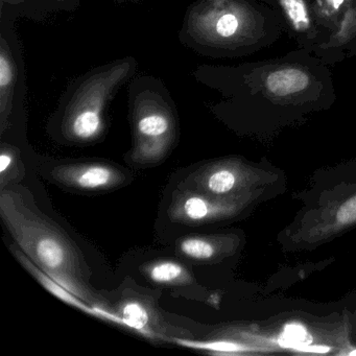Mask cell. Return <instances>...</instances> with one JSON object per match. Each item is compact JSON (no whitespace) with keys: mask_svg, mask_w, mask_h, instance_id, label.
<instances>
[{"mask_svg":"<svg viewBox=\"0 0 356 356\" xmlns=\"http://www.w3.org/2000/svg\"><path fill=\"white\" fill-rule=\"evenodd\" d=\"M193 76L220 93L222 102L216 109L256 99L304 104L335 97L329 65L301 49L262 63L199 66Z\"/></svg>","mask_w":356,"mask_h":356,"instance_id":"6da1fadb","label":"cell"},{"mask_svg":"<svg viewBox=\"0 0 356 356\" xmlns=\"http://www.w3.org/2000/svg\"><path fill=\"white\" fill-rule=\"evenodd\" d=\"M285 33L278 14L256 0H195L178 38L204 57L239 58L274 44Z\"/></svg>","mask_w":356,"mask_h":356,"instance_id":"7a4b0ae2","label":"cell"},{"mask_svg":"<svg viewBox=\"0 0 356 356\" xmlns=\"http://www.w3.org/2000/svg\"><path fill=\"white\" fill-rule=\"evenodd\" d=\"M0 216L19 249L41 270L89 305L109 309L89 284L84 256L59 225L11 188L0 189Z\"/></svg>","mask_w":356,"mask_h":356,"instance_id":"3957f363","label":"cell"},{"mask_svg":"<svg viewBox=\"0 0 356 356\" xmlns=\"http://www.w3.org/2000/svg\"><path fill=\"white\" fill-rule=\"evenodd\" d=\"M138 68L132 56L97 66L70 83L51 118L56 135L66 143H92L105 134L107 111Z\"/></svg>","mask_w":356,"mask_h":356,"instance_id":"277c9868","label":"cell"},{"mask_svg":"<svg viewBox=\"0 0 356 356\" xmlns=\"http://www.w3.org/2000/svg\"><path fill=\"white\" fill-rule=\"evenodd\" d=\"M133 145L129 159L137 165L163 161L179 137L176 104L165 85L151 74H135L128 83Z\"/></svg>","mask_w":356,"mask_h":356,"instance_id":"5b68a950","label":"cell"},{"mask_svg":"<svg viewBox=\"0 0 356 356\" xmlns=\"http://www.w3.org/2000/svg\"><path fill=\"white\" fill-rule=\"evenodd\" d=\"M16 20L0 16V135L26 115V70Z\"/></svg>","mask_w":356,"mask_h":356,"instance_id":"8992f818","label":"cell"},{"mask_svg":"<svg viewBox=\"0 0 356 356\" xmlns=\"http://www.w3.org/2000/svg\"><path fill=\"white\" fill-rule=\"evenodd\" d=\"M274 10L284 24L285 33L300 49L314 53L323 42L324 32L316 22L312 0H256Z\"/></svg>","mask_w":356,"mask_h":356,"instance_id":"52a82bcc","label":"cell"},{"mask_svg":"<svg viewBox=\"0 0 356 356\" xmlns=\"http://www.w3.org/2000/svg\"><path fill=\"white\" fill-rule=\"evenodd\" d=\"M51 178L68 188L82 191H109L128 181L124 170L105 162H76L55 166Z\"/></svg>","mask_w":356,"mask_h":356,"instance_id":"ba28073f","label":"cell"},{"mask_svg":"<svg viewBox=\"0 0 356 356\" xmlns=\"http://www.w3.org/2000/svg\"><path fill=\"white\" fill-rule=\"evenodd\" d=\"M112 312L113 323L137 331L147 339L168 341V331L162 326L161 318L149 300L126 298Z\"/></svg>","mask_w":356,"mask_h":356,"instance_id":"9c48e42d","label":"cell"},{"mask_svg":"<svg viewBox=\"0 0 356 356\" xmlns=\"http://www.w3.org/2000/svg\"><path fill=\"white\" fill-rule=\"evenodd\" d=\"M12 253L15 256L16 259L20 262L22 266L47 289L49 293H53L54 296L61 300V301L65 302L68 305L72 306V307L78 308V309L82 310V312H87L90 316H97L99 318H107L109 310L107 308H97L93 307V306L89 305L86 302L83 301L81 298L78 296L74 295L72 291H68L67 289L60 284L59 282L51 278L49 274L41 270L32 259L29 258V256L26 253L18 249V248L13 247L12 245Z\"/></svg>","mask_w":356,"mask_h":356,"instance_id":"30bf717a","label":"cell"},{"mask_svg":"<svg viewBox=\"0 0 356 356\" xmlns=\"http://www.w3.org/2000/svg\"><path fill=\"white\" fill-rule=\"evenodd\" d=\"M143 272L152 282L172 286H184L195 282V278L182 264L172 260H157L143 266Z\"/></svg>","mask_w":356,"mask_h":356,"instance_id":"8fae6325","label":"cell"},{"mask_svg":"<svg viewBox=\"0 0 356 356\" xmlns=\"http://www.w3.org/2000/svg\"><path fill=\"white\" fill-rule=\"evenodd\" d=\"M353 0H312L316 22L325 37L335 28Z\"/></svg>","mask_w":356,"mask_h":356,"instance_id":"7c38bea8","label":"cell"},{"mask_svg":"<svg viewBox=\"0 0 356 356\" xmlns=\"http://www.w3.org/2000/svg\"><path fill=\"white\" fill-rule=\"evenodd\" d=\"M178 251L188 259L208 261L216 255L218 249L209 237L188 236L179 241Z\"/></svg>","mask_w":356,"mask_h":356,"instance_id":"4fadbf2b","label":"cell"},{"mask_svg":"<svg viewBox=\"0 0 356 356\" xmlns=\"http://www.w3.org/2000/svg\"><path fill=\"white\" fill-rule=\"evenodd\" d=\"M83 0H35L26 19L42 22L51 14L74 12L80 7Z\"/></svg>","mask_w":356,"mask_h":356,"instance_id":"5bb4252c","label":"cell"},{"mask_svg":"<svg viewBox=\"0 0 356 356\" xmlns=\"http://www.w3.org/2000/svg\"><path fill=\"white\" fill-rule=\"evenodd\" d=\"M312 339L308 335L307 331L303 326L299 324L287 325L284 329V333L280 339L281 345L286 347H295L298 349L305 347L310 343Z\"/></svg>","mask_w":356,"mask_h":356,"instance_id":"9a60e30c","label":"cell"},{"mask_svg":"<svg viewBox=\"0 0 356 356\" xmlns=\"http://www.w3.org/2000/svg\"><path fill=\"white\" fill-rule=\"evenodd\" d=\"M17 158L18 149L9 143H3L0 151V189L5 188L6 182L13 170Z\"/></svg>","mask_w":356,"mask_h":356,"instance_id":"2e32d148","label":"cell"},{"mask_svg":"<svg viewBox=\"0 0 356 356\" xmlns=\"http://www.w3.org/2000/svg\"><path fill=\"white\" fill-rule=\"evenodd\" d=\"M35 0H0V16L17 20L26 18Z\"/></svg>","mask_w":356,"mask_h":356,"instance_id":"e0dca14e","label":"cell"},{"mask_svg":"<svg viewBox=\"0 0 356 356\" xmlns=\"http://www.w3.org/2000/svg\"><path fill=\"white\" fill-rule=\"evenodd\" d=\"M337 220L341 224L356 222V195L341 206L337 212Z\"/></svg>","mask_w":356,"mask_h":356,"instance_id":"ac0fdd59","label":"cell"},{"mask_svg":"<svg viewBox=\"0 0 356 356\" xmlns=\"http://www.w3.org/2000/svg\"><path fill=\"white\" fill-rule=\"evenodd\" d=\"M115 1L118 3H141L143 0H115Z\"/></svg>","mask_w":356,"mask_h":356,"instance_id":"d6986e66","label":"cell"},{"mask_svg":"<svg viewBox=\"0 0 356 356\" xmlns=\"http://www.w3.org/2000/svg\"><path fill=\"white\" fill-rule=\"evenodd\" d=\"M354 56H356V45L355 47H354L353 53H352V57H354Z\"/></svg>","mask_w":356,"mask_h":356,"instance_id":"ffe728a7","label":"cell"},{"mask_svg":"<svg viewBox=\"0 0 356 356\" xmlns=\"http://www.w3.org/2000/svg\"><path fill=\"white\" fill-rule=\"evenodd\" d=\"M351 355H356V351L352 352Z\"/></svg>","mask_w":356,"mask_h":356,"instance_id":"44dd1931","label":"cell"}]
</instances>
